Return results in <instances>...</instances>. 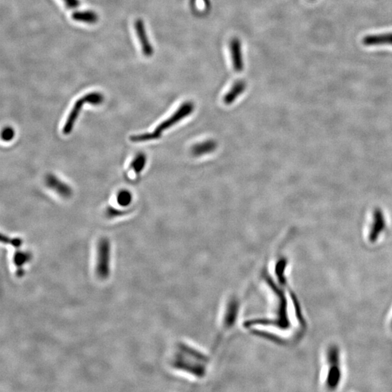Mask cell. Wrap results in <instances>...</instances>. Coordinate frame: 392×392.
Wrapping results in <instances>:
<instances>
[{"mask_svg": "<svg viewBox=\"0 0 392 392\" xmlns=\"http://www.w3.org/2000/svg\"><path fill=\"white\" fill-rule=\"evenodd\" d=\"M386 228V222L384 216L379 209H377L374 213V220L373 222L371 230H370L369 239L372 243L376 241L380 235Z\"/></svg>", "mask_w": 392, "mask_h": 392, "instance_id": "ba28073f", "label": "cell"}, {"mask_svg": "<svg viewBox=\"0 0 392 392\" xmlns=\"http://www.w3.org/2000/svg\"><path fill=\"white\" fill-rule=\"evenodd\" d=\"M15 135V132L13 129L11 127H7L6 129H3V132H2V139L4 141H11L13 139Z\"/></svg>", "mask_w": 392, "mask_h": 392, "instance_id": "2e32d148", "label": "cell"}, {"mask_svg": "<svg viewBox=\"0 0 392 392\" xmlns=\"http://www.w3.org/2000/svg\"><path fill=\"white\" fill-rule=\"evenodd\" d=\"M213 354L181 340L173 346L169 364L180 376L193 381H202L211 373Z\"/></svg>", "mask_w": 392, "mask_h": 392, "instance_id": "6da1fadb", "label": "cell"}, {"mask_svg": "<svg viewBox=\"0 0 392 392\" xmlns=\"http://www.w3.org/2000/svg\"><path fill=\"white\" fill-rule=\"evenodd\" d=\"M363 44L366 46H382V45H391L392 32L378 33V34L367 35L363 39Z\"/></svg>", "mask_w": 392, "mask_h": 392, "instance_id": "9c48e42d", "label": "cell"}, {"mask_svg": "<svg viewBox=\"0 0 392 392\" xmlns=\"http://www.w3.org/2000/svg\"><path fill=\"white\" fill-rule=\"evenodd\" d=\"M127 213V211H119V210L116 209V208H112V207H109L107 209V215L109 218L122 216V215H126Z\"/></svg>", "mask_w": 392, "mask_h": 392, "instance_id": "ac0fdd59", "label": "cell"}, {"mask_svg": "<svg viewBox=\"0 0 392 392\" xmlns=\"http://www.w3.org/2000/svg\"><path fill=\"white\" fill-rule=\"evenodd\" d=\"M30 260V254L26 252H16L14 256V262L17 267H21L24 265Z\"/></svg>", "mask_w": 392, "mask_h": 392, "instance_id": "9a60e30c", "label": "cell"}, {"mask_svg": "<svg viewBox=\"0 0 392 392\" xmlns=\"http://www.w3.org/2000/svg\"><path fill=\"white\" fill-rule=\"evenodd\" d=\"M96 274L100 280H106L110 275V243L106 238L101 239L97 245Z\"/></svg>", "mask_w": 392, "mask_h": 392, "instance_id": "277c9868", "label": "cell"}, {"mask_svg": "<svg viewBox=\"0 0 392 392\" xmlns=\"http://www.w3.org/2000/svg\"><path fill=\"white\" fill-rule=\"evenodd\" d=\"M72 18L75 21L86 23H95L98 20V16L92 11H76L72 14Z\"/></svg>", "mask_w": 392, "mask_h": 392, "instance_id": "7c38bea8", "label": "cell"}, {"mask_svg": "<svg viewBox=\"0 0 392 392\" xmlns=\"http://www.w3.org/2000/svg\"><path fill=\"white\" fill-rule=\"evenodd\" d=\"M312 1H314V0H312Z\"/></svg>", "mask_w": 392, "mask_h": 392, "instance_id": "44dd1931", "label": "cell"}, {"mask_svg": "<svg viewBox=\"0 0 392 392\" xmlns=\"http://www.w3.org/2000/svg\"><path fill=\"white\" fill-rule=\"evenodd\" d=\"M245 87H246V84L243 81H238V82L234 83V85L232 86L228 93L224 97V101H225V103L230 104L233 102V101L239 95L243 93L244 90H245Z\"/></svg>", "mask_w": 392, "mask_h": 392, "instance_id": "8fae6325", "label": "cell"}, {"mask_svg": "<svg viewBox=\"0 0 392 392\" xmlns=\"http://www.w3.org/2000/svg\"><path fill=\"white\" fill-rule=\"evenodd\" d=\"M193 105L191 102H187L178 109L177 112L175 113L174 115L171 116L167 120L159 124V127L155 129L154 132L152 133H146V134H138V135H133L130 137V140L132 142H145V141L152 140V139H158L161 136V133L164 132L165 129H168L180 120L181 118L186 117L189 114V113L193 111Z\"/></svg>", "mask_w": 392, "mask_h": 392, "instance_id": "7a4b0ae2", "label": "cell"}, {"mask_svg": "<svg viewBox=\"0 0 392 392\" xmlns=\"http://www.w3.org/2000/svg\"><path fill=\"white\" fill-rule=\"evenodd\" d=\"M63 1L65 3V6L70 8V9H75V8H78L80 5L79 0H63Z\"/></svg>", "mask_w": 392, "mask_h": 392, "instance_id": "d6986e66", "label": "cell"}, {"mask_svg": "<svg viewBox=\"0 0 392 392\" xmlns=\"http://www.w3.org/2000/svg\"><path fill=\"white\" fill-rule=\"evenodd\" d=\"M202 2H203V4H204L205 8H206V10L207 12L209 11L210 10V1L209 0H201Z\"/></svg>", "mask_w": 392, "mask_h": 392, "instance_id": "ffe728a7", "label": "cell"}, {"mask_svg": "<svg viewBox=\"0 0 392 392\" xmlns=\"http://www.w3.org/2000/svg\"><path fill=\"white\" fill-rule=\"evenodd\" d=\"M391 326H392V323H391Z\"/></svg>", "mask_w": 392, "mask_h": 392, "instance_id": "7402d4cb", "label": "cell"}, {"mask_svg": "<svg viewBox=\"0 0 392 392\" xmlns=\"http://www.w3.org/2000/svg\"><path fill=\"white\" fill-rule=\"evenodd\" d=\"M135 27L136 33L139 43H140L141 48H142V53L146 57H151L154 54V48L151 44L150 43L149 37H148L147 32H146V27L142 19L136 20L134 23Z\"/></svg>", "mask_w": 392, "mask_h": 392, "instance_id": "8992f818", "label": "cell"}, {"mask_svg": "<svg viewBox=\"0 0 392 392\" xmlns=\"http://www.w3.org/2000/svg\"><path fill=\"white\" fill-rule=\"evenodd\" d=\"M103 96L99 92H90L85 95L82 98L79 99L74 105L73 109L70 111L66 122L64 124L63 133L64 134H69L72 132L75 122H77L81 111L82 110L84 105L86 103H90L91 105H100L103 102Z\"/></svg>", "mask_w": 392, "mask_h": 392, "instance_id": "3957f363", "label": "cell"}, {"mask_svg": "<svg viewBox=\"0 0 392 392\" xmlns=\"http://www.w3.org/2000/svg\"><path fill=\"white\" fill-rule=\"evenodd\" d=\"M329 368L328 371L326 384L330 389L337 388L341 380V371L340 368L339 350L336 346H331L328 354Z\"/></svg>", "mask_w": 392, "mask_h": 392, "instance_id": "5b68a950", "label": "cell"}, {"mask_svg": "<svg viewBox=\"0 0 392 392\" xmlns=\"http://www.w3.org/2000/svg\"><path fill=\"white\" fill-rule=\"evenodd\" d=\"M2 241L6 243H11L12 245H14L16 247H19L22 244V240L19 238L11 239L8 237L5 236L4 235H2L1 236Z\"/></svg>", "mask_w": 392, "mask_h": 392, "instance_id": "e0dca14e", "label": "cell"}, {"mask_svg": "<svg viewBox=\"0 0 392 392\" xmlns=\"http://www.w3.org/2000/svg\"><path fill=\"white\" fill-rule=\"evenodd\" d=\"M146 164V156L144 154H139L135 156L130 164V169L136 174H139L144 169Z\"/></svg>", "mask_w": 392, "mask_h": 392, "instance_id": "4fadbf2b", "label": "cell"}, {"mask_svg": "<svg viewBox=\"0 0 392 392\" xmlns=\"http://www.w3.org/2000/svg\"><path fill=\"white\" fill-rule=\"evenodd\" d=\"M230 56L233 69L236 72L243 70V60L242 56L241 43L238 39H233L230 43Z\"/></svg>", "mask_w": 392, "mask_h": 392, "instance_id": "52a82bcc", "label": "cell"}, {"mask_svg": "<svg viewBox=\"0 0 392 392\" xmlns=\"http://www.w3.org/2000/svg\"><path fill=\"white\" fill-rule=\"evenodd\" d=\"M46 184L49 188L64 198H68L72 195V191L70 187L60 181L54 175L50 174L47 176Z\"/></svg>", "mask_w": 392, "mask_h": 392, "instance_id": "30bf717a", "label": "cell"}, {"mask_svg": "<svg viewBox=\"0 0 392 392\" xmlns=\"http://www.w3.org/2000/svg\"><path fill=\"white\" fill-rule=\"evenodd\" d=\"M132 199V194L127 191H120L117 196L118 203L122 206H127L130 204Z\"/></svg>", "mask_w": 392, "mask_h": 392, "instance_id": "5bb4252c", "label": "cell"}]
</instances>
